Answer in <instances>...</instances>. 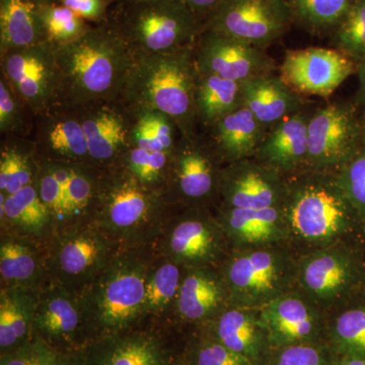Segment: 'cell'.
I'll list each match as a JSON object with an SVG mask.
<instances>
[{
    "label": "cell",
    "mask_w": 365,
    "mask_h": 365,
    "mask_svg": "<svg viewBox=\"0 0 365 365\" xmlns=\"http://www.w3.org/2000/svg\"><path fill=\"white\" fill-rule=\"evenodd\" d=\"M54 50L57 88L52 106L78 109L120 98L134 54L111 21L93 25Z\"/></svg>",
    "instance_id": "cell-1"
},
{
    "label": "cell",
    "mask_w": 365,
    "mask_h": 365,
    "mask_svg": "<svg viewBox=\"0 0 365 365\" xmlns=\"http://www.w3.org/2000/svg\"><path fill=\"white\" fill-rule=\"evenodd\" d=\"M285 178L287 246L299 257L342 242L357 210L337 173L302 170Z\"/></svg>",
    "instance_id": "cell-2"
},
{
    "label": "cell",
    "mask_w": 365,
    "mask_h": 365,
    "mask_svg": "<svg viewBox=\"0 0 365 365\" xmlns=\"http://www.w3.org/2000/svg\"><path fill=\"white\" fill-rule=\"evenodd\" d=\"M193 47L134 54L119 98L132 111H158L168 115L176 122L181 135L189 138L199 133L194 100L199 71Z\"/></svg>",
    "instance_id": "cell-3"
},
{
    "label": "cell",
    "mask_w": 365,
    "mask_h": 365,
    "mask_svg": "<svg viewBox=\"0 0 365 365\" xmlns=\"http://www.w3.org/2000/svg\"><path fill=\"white\" fill-rule=\"evenodd\" d=\"M111 21L133 54H155L193 47L201 23L184 0L116 2Z\"/></svg>",
    "instance_id": "cell-4"
},
{
    "label": "cell",
    "mask_w": 365,
    "mask_h": 365,
    "mask_svg": "<svg viewBox=\"0 0 365 365\" xmlns=\"http://www.w3.org/2000/svg\"><path fill=\"white\" fill-rule=\"evenodd\" d=\"M218 268L230 304L260 309L297 289L299 256L287 245L230 250Z\"/></svg>",
    "instance_id": "cell-5"
},
{
    "label": "cell",
    "mask_w": 365,
    "mask_h": 365,
    "mask_svg": "<svg viewBox=\"0 0 365 365\" xmlns=\"http://www.w3.org/2000/svg\"><path fill=\"white\" fill-rule=\"evenodd\" d=\"M170 203L165 190L145 186L121 162L98 168L93 208L100 222L114 232L125 234L148 225Z\"/></svg>",
    "instance_id": "cell-6"
},
{
    "label": "cell",
    "mask_w": 365,
    "mask_h": 365,
    "mask_svg": "<svg viewBox=\"0 0 365 365\" xmlns=\"http://www.w3.org/2000/svg\"><path fill=\"white\" fill-rule=\"evenodd\" d=\"M294 21L288 0H222L201 30L227 34L266 49L282 37Z\"/></svg>",
    "instance_id": "cell-7"
},
{
    "label": "cell",
    "mask_w": 365,
    "mask_h": 365,
    "mask_svg": "<svg viewBox=\"0 0 365 365\" xmlns=\"http://www.w3.org/2000/svg\"><path fill=\"white\" fill-rule=\"evenodd\" d=\"M362 137L349 105L329 103L314 110L307 127V155L304 170L338 173L359 153Z\"/></svg>",
    "instance_id": "cell-8"
},
{
    "label": "cell",
    "mask_w": 365,
    "mask_h": 365,
    "mask_svg": "<svg viewBox=\"0 0 365 365\" xmlns=\"http://www.w3.org/2000/svg\"><path fill=\"white\" fill-rule=\"evenodd\" d=\"M0 71V76L35 116L51 107L57 88L56 58L52 43L47 41L1 53Z\"/></svg>",
    "instance_id": "cell-9"
},
{
    "label": "cell",
    "mask_w": 365,
    "mask_h": 365,
    "mask_svg": "<svg viewBox=\"0 0 365 365\" xmlns=\"http://www.w3.org/2000/svg\"><path fill=\"white\" fill-rule=\"evenodd\" d=\"M356 279L354 259L342 242L299 257L297 289L325 313L344 304Z\"/></svg>",
    "instance_id": "cell-10"
},
{
    "label": "cell",
    "mask_w": 365,
    "mask_h": 365,
    "mask_svg": "<svg viewBox=\"0 0 365 365\" xmlns=\"http://www.w3.org/2000/svg\"><path fill=\"white\" fill-rule=\"evenodd\" d=\"M148 277L143 268L128 262L103 275L91 300L93 319L103 330L119 332L144 313Z\"/></svg>",
    "instance_id": "cell-11"
},
{
    "label": "cell",
    "mask_w": 365,
    "mask_h": 365,
    "mask_svg": "<svg viewBox=\"0 0 365 365\" xmlns=\"http://www.w3.org/2000/svg\"><path fill=\"white\" fill-rule=\"evenodd\" d=\"M225 165L200 133L180 137L170 155L167 192L170 202L175 192L192 206H201L211 196H220Z\"/></svg>",
    "instance_id": "cell-12"
},
{
    "label": "cell",
    "mask_w": 365,
    "mask_h": 365,
    "mask_svg": "<svg viewBox=\"0 0 365 365\" xmlns=\"http://www.w3.org/2000/svg\"><path fill=\"white\" fill-rule=\"evenodd\" d=\"M356 64L351 57L337 48L287 50L279 76L302 97L329 98L356 71Z\"/></svg>",
    "instance_id": "cell-13"
},
{
    "label": "cell",
    "mask_w": 365,
    "mask_h": 365,
    "mask_svg": "<svg viewBox=\"0 0 365 365\" xmlns=\"http://www.w3.org/2000/svg\"><path fill=\"white\" fill-rule=\"evenodd\" d=\"M193 51L199 73L237 83L275 71V62L266 49L217 31L201 30Z\"/></svg>",
    "instance_id": "cell-14"
},
{
    "label": "cell",
    "mask_w": 365,
    "mask_h": 365,
    "mask_svg": "<svg viewBox=\"0 0 365 365\" xmlns=\"http://www.w3.org/2000/svg\"><path fill=\"white\" fill-rule=\"evenodd\" d=\"M271 349L326 342L327 313L297 289L259 309Z\"/></svg>",
    "instance_id": "cell-15"
},
{
    "label": "cell",
    "mask_w": 365,
    "mask_h": 365,
    "mask_svg": "<svg viewBox=\"0 0 365 365\" xmlns=\"http://www.w3.org/2000/svg\"><path fill=\"white\" fill-rule=\"evenodd\" d=\"M168 249L173 262L184 268L220 266L232 250L220 222L202 206H192L178 220Z\"/></svg>",
    "instance_id": "cell-16"
},
{
    "label": "cell",
    "mask_w": 365,
    "mask_h": 365,
    "mask_svg": "<svg viewBox=\"0 0 365 365\" xmlns=\"http://www.w3.org/2000/svg\"><path fill=\"white\" fill-rule=\"evenodd\" d=\"M76 110L95 167L114 165L133 148L132 132L135 114L120 98Z\"/></svg>",
    "instance_id": "cell-17"
},
{
    "label": "cell",
    "mask_w": 365,
    "mask_h": 365,
    "mask_svg": "<svg viewBox=\"0 0 365 365\" xmlns=\"http://www.w3.org/2000/svg\"><path fill=\"white\" fill-rule=\"evenodd\" d=\"M285 191L287 178L255 158L223 167L220 197L225 207H276L282 205Z\"/></svg>",
    "instance_id": "cell-18"
},
{
    "label": "cell",
    "mask_w": 365,
    "mask_h": 365,
    "mask_svg": "<svg viewBox=\"0 0 365 365\" xmlns=\"http://www.w3.org/2000/svg\"><path fill=\"white\" fill-rule=\"evenodd\" d=\"M31 140L38 160L93 165L76 109L52 106L36 116Z\"/></svg>",
    "instance_id": "cell-19"
},
{
    "label": "cell",
    "mask_w": 365,
    "mask_h": 365,
    "mask_svg": "<svg viewBox=\"0 0 365 365\" xmlns=\"http://www.w3.org/2000/svg\"><path fill=\"white\" fill-rule=\"evenodd\" d=\"M217 220L232 250L287 245V223L281 206L262 209L222 206Z\"/></svg>",
    "instance_id": "cell-20"
},
{
    "label": "cell",
    "mask_w": 365,
    "mask_h": 365,
    "mask_svg": "<svg viewBox=\"0 0 365 365\" xmlns=\"http://www.w3.org/2000/svg\"><path fill=\"white\" fill-rule=\"evenodd\" d=\"M312 113L306 108L269 128L254 158L284 177L304 170Z\"/></svg>",
    "instance_id": "cell-21"
},
{
    "label": "cell",
    "mask_w": 365,
    "mask_h": 365,
    "mask_svg": "<svg viewBox=\"0 0 365 365\" xmlns=\"http://www.w3.org/2000/svg\"><path fill=\"white\" fill-rule=\"evenodd\" d=\"M267 129L245 105L199 131L223 165L254 158Z\"/></svg>",
    "instance_id": "cell-22"
},
{
    "label": "cell",
    "mask_w": 365,
    "mask_h": 365,
    "mask_svg": "<svg viewBox=\"0 0 365 365\" xmlns=\"http://www.w3.org/2000/svg\"><path fill=\"white\" fill-rule=\"evenodd\" d=\"M215 268H186L176 299L182 319L210 323L230 304L222 274Z\"/></svg>",
    "instance_id": "cell-23"
},
{
    "label": "cell",
    "mask_w": 365,
    "mask_h": 365,
    "mask_svg": "<svg viewBox=\"0 0 365 365\" xmlns=\"http://www.w3.org/2000/svg\"><path fill=\"white\" fill-rule=\"evenodd\" d=\"M213 337L232 351L263 364L271 351L259 309L228 304L212 322Z\"/></svg>",
    "instance_id": "cell-24"
},
{
    "label": "cell",
    "mask_w": 365,
    "mask_h": 365,
    "mask_svg": "<svg viewBox=\"0 0 365 365\" xmlns=\"http://www.w3.org/2000/svg\"><path fill=\"white\" fill-rule=\"evenodd\" d=\"M244 105L266 129L306 109L304 97L295 93L273 72L242 83Z\"/></svg>",
    "instance_id": "cell-25"
},
{
    "label": "cell",
    "mask_w": 365,
    "mask_h": 365,
    "mask_svg": "<svg viewBox=\"0 0 365 365\" xmlns=\"http://www.w3.org/2000/svg\"><path fill=\"white\" fill-rule=\"evenodd\" d=\"M88 365H170L162 342L146 333H111L85 354Z\"/></svg>",
    "instance_id": "cell-26"
},
{
    "label": "cell",
    "mask_w": 365,
    "mask_h": 365,
    "mask_svg": "<svg viewBox=\"0 0 365 365\" xmlns=\"http://www.w3.org/2000/svg\"><path fill=\"white\" fill-rule=\"evenodd\" d=\"M37 4L0 0V54L47 42Z\"/></svg>",
    "instance_id": "cell-27"
},
{
    "label": "cell",
    "mask_w": 365,
    "mask_h": 365,
    "mask_svg": "<svg viewBox=\"0 0 365 365\" xmlns=\"http://www.w3.org/2000/svg\"><path fill=\"white\" fill-rule=\"evenodd\" d=\"M194 100L200 131L244 105L242 83L212 74L199 73Z\"/></svg>",
    "instance_id": "cell-28"
},
{
    "label": "cell",
    "mask_w": 365,
    "mask_h": 365,
    "mask_svg": "<svg viewBox=\"0 0 365 365\" xmlns=\"http://www.w3.org/2000/svg\"><path fill=\"white\" fill-rule=\"evenodd\" d=\"M0 191L13 195L36 182L38 158L31 138L1 137Z\"/></svg>",
    "instance_id": "cell-29"
},
{
    "label": "cell",
    "mask_w": 365,
    "mask_h": 365,
    "mask_svg": "<svg viewBox=\"0 0 365 365\" xmlns=\"http://www.w3.org/2000/svg\"><path fill=\"white\" fill-rule=\"evenodd\" d=\"M326 342L341 357L365 359V306L344 302L328 312Z\"/></svg>",
    "instance_id": "cell-30"
},
{
    "label": "cell",
    "mask_w": 365,
    "mask_h": 365,
    "mask_svg": "<svg viewBox=\"0 0 365 365\" xmlns=\"http://www.w3.org/2000/svg\"><path fill=\"white\" fill-rule=\"evenodd\" d=\"M36 307L21 289L6 290L0 297V347L11 349L28 341Z\"/></svg>",
    "instance_id": "cell-31"
},
{
    "label": "cell",
    "mask_w": 365,
    "mask_h": 365,
    "mask_svg": "<svg viewBox=\"0 0 365 365\" xmlns=\"http://www.w3.org/2000/svg\"><path fill=\"white\" fill-rule=\"evenodd\" d=\"M79 324L78 306L66 295H49L36 306L33 328L48 339H71Z\"/></svg>",
    "instance_id": "cell-32"
},
{
    "label": "cell",
    "mask_w": 365,
    "mask_h": 365,
    "mask_svg": "<svg viewBox=\"0 0 365 365\" xmlns=\"http://www.w3.org/2000/svg\"><path fill=\"white\" fill-rule=\"evenodd\" d=\"M0 210L2 220L4 218L32 232L45 227L52 215L41 199L36 182L13 195H6L0 192Z\"/></svg>",
    "instance_id": "cell-33"
},
{
    "label": "cell",
    "mask_w": 365,
    "mask_h": 365,
    "mask_svg": "<svg viewBox=\"0 0 365 365\" xmlns=\"http://www.w3.org/2000/svg\"><path fill=\"white\" fill-rule=\"evenodd\" d=\"M134 114L133 148L167 153L174 150L181 132L172 118L158 111H137Z\"/></svg>",
    "instance_id": "cell-34"
},
{
    "label": "cell",
    "mask_w": 365,
    "mask_h": 365,
    "mask_svg": "<svg viewBox=\"0 0 365 365\" xmlns=\"http://www.w3.org/2000/svg\"><path fill=\"white\" fill-rule=\"evenodd\" d=\"M105 245L102 239L91 232L71 235L62 242L58 251L59 268L68 276L86 275L102 263Z\"/></svg>",
    "instance_id": "cell-35"
},
{
    "label": "cell",
    "mask_w": 365,
    "mask_h": 365,
    "mask_svg": "<svg viewBox=\"0 0 365 365\" xmlns=\"http://www.w3.org/2000/svg\"><path fill=\"white\" fill-rule=\"evenodd\" d=\"M294 13L309 30L325 32L336 30L355 0H288Z\"/></svg>",
    "instance_id": "cell-36"
},
{
    "label": "cell",
    "mask_w": 365,
    "mask_h": 365,
    "mask_svg": "<svg viewBox=\"0 0 365 365\" xmlns=\"http://www.w3.org/2000/svg\"><path fill=\"white\" fill-rule=\"evenodd\" d=\"M172 151H153L132 148L119 160L145 186L167 191ZM168 193V192H167Z\"/></svg>",
    "instance_id": "cell-37"
},
{
    "label": "cell",
    "mask_w": 365,
    "mask_h": 365,
    "mask_svg": "<svg viewBox=\"0 0 365 365\" xmlns=\"http://www.w3.org/2000/svg\"><path fill=\"white\" fill-rule=\"evenodd\" d=\"M37 6L48 42L52 44H66L78 39L93 26L58 2Z\"/></svg>",
    "instance_id": "cell-38"
},
{
    "label": "cell",
    "mask_w": 365,
    "mask_h": 365,
    "mask_svg": "<svg viewBox=\"0 0 365 365\" xmlns=\"http://www.w3.org/2000/svg\"><path fill=\"white\" fill-rule=\"evenodd\" d=\"M36 116L16 97L6 79L0 76V134L1 137L31 138Z\"/></svg>",
    "instance_id": "cell-39"
},
{
    "label": "cell",
    "mask_w": 365,
    "mask_h": 365,
    "mask_svg": "<svg viewBox=\"0 0 365 365\" xmlns=\"http://www.w3.org/2000/svg\"><path fill=\"white\" fill-rule=\"evenodd\" d=\"M179 264L168 262L148 277L144 313H158L177 299L182 282Z\"/></svg>",
    "instance_id": "cell-40"
},
{
    "label": "cell",
    "mask_w": 365,
    "mask_h": 365,
    "mask_svg": "<svg viewBox=\"0 0 365 365\" xmlns=\"http://www.w3.org/2000/svg\"><path fill=\"white\" fill-rule=\"evenodd\" d=\"M335 42L356 63L365 58V0H355L335 30Z\"/></svg>",
    "instance_id": "cell-41"
},
{
    "label": "cell",
    "mask_w": 365,
    "mask_h": 365,
    "mask_svg": "<svg viewBox=\"0 0 365 365\" xmlns=\"http://www.w3.org/2000/svg\"><path fill=\"white\" fill-rule=\"evenodd\" d=\"M336 353L327 342L273 348L262 365H335Z\"/></svg>",
    "instance_id": "cell-42"
},
{
    "label": "cell",
    "mask_w": 365,
    "mask_h": 365,
    "mask_svg": "<svg viewBox=\"0 0 365 365\" xmlns=\"http://www.w3.org/2000/svg\"><path fill=\"white\" fill-rule=\"evenodd\" d=\"M98 168L74 165L66 193V215H78L93 207L97 195Z\"/></svg>",
    "instance_id": "cell-43"
},
{
    "label": "cell",
    "mask_w": 365,
    "mask_h": 365,
    "mask_svg": "<svg viewBox=\"0 0 365 365\" xmlns=\"http://www.w3.org/2000/svg\"><path fill=\"white\" fill-rule=\"evenodd\" d=\"M37 271V262L31 250L20 242H2L0 248V274L11 282L31 279Z\"/></svg>",
    "instance_id": "cell-44"
},
{
    "label": "cell",
    "mask_w": 365,
    "mask_h": 365,
    "mask_svg": "<svg viewBox=\"0 0 365 365\" xmlns=\"http://www.w3.org/2000/svg\"><path fill=\"white\" fill-rule=\"evenodd\" d=\"M57 353L44 339L36 337L2 351L0 365H54Z\"/></svg>",
    "instance_id": "cell-45"
},
{
    "label": "cell",
    "mask_w": 365,
    "mask_h": 365,
    "mask_svg": "<svg viewBox=\"0 0 365 365\" xmlns=\"http://www.w3.org/2000/svg\"><path fill=\"white\" fill-rule=\"evenodd\" d=\"M337 174L354 207L359 212H365V150L359 151Z\"/></svg>",
    "instance_id": "cell-46"
},
{
    "label": "cell",
    "mask_w": 365,
    "mask_h": 365,
    "mask_svg": "<svg viewBox=\"0 0 365 365\" xmlns=\"http://www.w3.org/2000/svg\"><path fill=\"white\" fill-rule=\"evenodd\" d=\"M193 365H257L244 355L228 349L213 336L202 340L194 353Z\"/></svg>",
    "instance_id": "cell-47"
},
{
    "label": "cell",
    "mask_w": 365,
    "mask_h": 365,
    "mask_svg": "<svg viewBox=\"0 0 365 365\" xmlns=\"http://www.w3.org/2000/svg\"><path fill=\"white\" fill-rule=\"evenodd\" d=\"M36 185L41 199L52 215H66V193L44 160H38Z\"/></svg>",
    "instance_id": "cell-48"
},
{
    "label": "cell",
    "mask_w": 365,
    "mask_h": 365,
    "mask_svg": "<svg viewBox=\"0 0 365 365\" xmlns=\"http://www.w3.org/2000/svg\"><path fill=\"white\" fill-rule=\"evenodd\" d=\"M73 13L91 25H101L109 21L116 0H58Z\"/></svg>",
    "instance_id": "cell-49"
},
{
    "label": "cell",
    "mask_w": 365,
    "mask_h": 365,
    "mask_svg": "<svg viewBox=\"0 0 365 365\" xmlns=\"http://www.w3.org/2000/svg\"><path fill=\"white\" fill-rule=\"evenodd\" d=\"M222 1V0H184L187 6L191 9L192 13L195 14L196 18L200 21L201 26L209 14L212 13L213 9Z\"/></svg>",
    "instance_id": "cell-50"
},
{
    "label": "cell",
    "mask_w": 365,
    "mask_h": 365,
    "mask_svg": "<svg viewBox=\"0 0 365 365\" xmlns=\"http://www.w3.org/2000/svg\"><path fill=\"white\" fill-rule=\"evenodd\" d=\"M54 365H88L85 354L57 353Z\"/></svg>",
    "instance_id": "cell-51"
},
{
    "label": "cell",
    "mask_w": 365,
    "mask_h": 365,
    "mask_svg": "<svg viewBox=\"0 0 365 365\" xmlns=\"http://www.w3.org/2000/svg\"><path fill=\"white\" fill-rule=\"evenodd\" d=\"M359 72L360 78V101L365 103V58L359 62Z\"/></svg>",
    "instance_id": "cell-52"
},
{
    "label": "cell",
    "mask_w": 365,
    "mask_h": 365,
    "mask_svg": "<svg viewBox=\"0 0 365 365\" xmlns=\"http://www.w3.org/2000/svg\"><path fill=\"white\" fill-rule=\"evenodd\" d=\"M335 365H365V359L360 357H342Z\"/></svg>",
    "instance_id": "cell-53"
},
{
    "label": "cell",
    "mask_w": 365,
    "mask_h": 365,
    "mask_svg": "<svg viewBox=\"0 0 365 365\" xmlns=\"http://www.w3.org/2000/svg\"><path fill=\"white\" fill-rule=\"evenodd\" d=\"M28 1L33 2L35 4H52V2H57L58 0H28Z\"/></svg>",
    "instance_id": "cell-54"
},
{
    "label": "cell",
    "mask_w": 365,
    "mask_h": 365,
    "mask_svg": "<svg viewBox=\"0 0 365 365\" xmlns=\"http://www.w3.org/2000/svg\"><path fill=\"white\" fill-rule=\"evenodd\" d=\"M141 1V0H116V2L120 4H130V2Z\"/></svg>",
    "instance_id": "cell-55"
},
{
    "label": "cell",
    "mask_w": 365,
    "mask_h": 365,
    "mask_svg": "<svg viewBox=\"0 0 365 365\" xmlns=\"http://www.w3.org/2000/svg\"><path fill=\"white\" fill-rule=\"evenodd\" d=\"M362 137H364V139L365 140V124L364 126H362Z\"/></svg>",
    "instance_id": "cell-56"
}]
</instances>
